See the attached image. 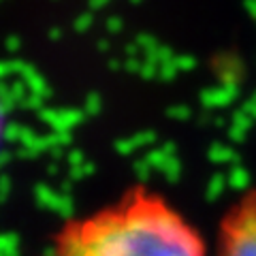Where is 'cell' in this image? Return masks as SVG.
I'll use <instances>...</instances> for the list:
<instances>
[{
    "mask_svg": "<svg viewBox=\"0 0 256 256\" xmlns=\"http://www.w3.org/2000/svg\"><path fill=\"white\" fill-rule=\"evenodd\" d=\"M4 130H6V114H4L2 100H0V146H2V139H4Z\"/></svg>",
    "mask_w": 256,
    "mask_h": 256,
    "instance_id": "obj_3",
    "label": "cell"
},
{
    "mask_svg": "<svg viewBox=\"0 0 256 256\" xmlns=\"http://www.w3.org/2000/svg\"><path fill=\"white\" fill-rule=\"evenodd\" d=\"M56 256H207L201 233L158 190L137 184L64 222Z\"/></svg>",
    "mask_w": 256,
    "mask_h": 256,
    "instance_id": "obj_1",
    "label": "cell"
},
{
    "mask_svg": "<svg viewBox=\"0 0 256 256\" xmlns=\"http://www.w3.org/2000/svg\"><path fill=\"white\" fill-rule=\"evenodd\" d=\"M214 256H256V192L246 194L222 218Z\"/></svg>",
    "mask_w": 256,
    "mask_h": 256,
    "instance_id": "obj_2",
    "label": "cell"
}]
</instances>
